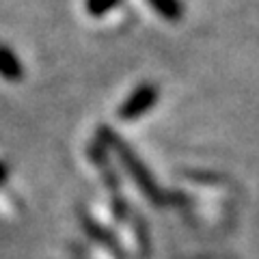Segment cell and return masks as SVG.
<instances>
[{"instance_id": "cell-6", "label": "cell", "mask_w": 259, "mask_h": 259, "mask_svg": "<svg viewBox=\"0 0 259 259\" xmlns=\"http://www.w3.org/2000/svg\"><path fill=\"white\" fill-rule=\"evenodd\" d=\"M5 180H7V166L0 162V184H3Z\"/></svg>"}, {"instance_id": "cell-3", "label": "cell", "mask_w": 259, "mask_h": 259, "mask_svg": "<svg viewBox=\"0 0 259 259\" xmlns=\"http://www.w3.org/2000/svg\"><path fill=\"white\" fill-rule=\"evenodd\" d=\"M0 78L9 80V82H18L24 78V65L20 56L5 44H0Z\"/></svg>"}, {"instance_id": "cell-4", "label": "cell", "mask_w": 259, "mask_h": 259, "mask_svg": "<svg viewBox=\"0 0 259 259\" xmlns=\"http://www.w3.org/2000/svg\"><path fill=\"white\" fill-rule=\"evenodd\" d=\"M147 5L166 22H180L184 18L182 0H147Z\"/></svg>"}, {"instance_id": "cell-1", "label": "cell", "mask_w": 259, "mask_h": 259, "mask_svg": "<svg viewBox=\"0 0 259 259\" xmlns=\"http://www.w3.org/2000/svg\"><path fill=\"white\" fill-rule=\"evenodd\" d=\"M100 139H102V143H106V145H110L112 149H115L117 153H119V158L123 160V164L127 166V171L132 173V177L136 182L141 184V188L145 190V194H147L149 199H153V201H160V192H158V186L151 182V177H149V171L143 166V162L139 160L132 153V149L127 147V145L119 139V136L112 132V130H108V127H100Z\"/></svg>"}, {"instance_id": "cell-2", "label": "cell", "mask_w": 259, "mask_h": 259, "mask_svg": "<svg viewBox=\"0 0 259 259\" xmlns=\"http://www.w3.org/2000/svg\"><path fill=\"white\" fill-rule=\"evenodd\" d=\"M160 97V89L158 84H151V82H143L134 89L132 93L127 95V100L121 104L119 108V117L125 119V121H134L143 117L147 110H151L153 106H156Z\"/></svg>"}, {"instance_id": "cell-5", "label": "cell", "mask_w": 259, "mask_h": 259, "mask_svg": "<svg viewBox=\"0 0 259 259\" xmlns=\"http://www.w3.org/2000/svg\"><path fill=\"white\" fill-rule=\"evenodd\" d=\"M123 0H84V7L93 18H102V15L110 13L112 9H117Z\"/></svg>"}]
</instances>
